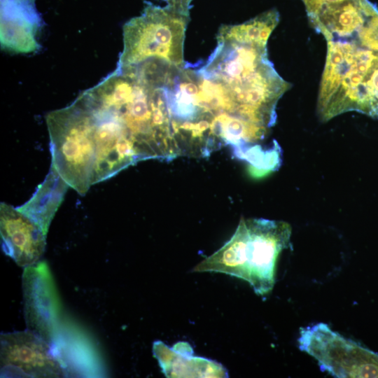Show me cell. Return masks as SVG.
I'll use <instances>...</instances> for the list:
<instances>
[{
	"label": "cell",
	"mask_w": 378,
	"mask_h": 378,
	"mask_svg": "<svg viewBox=\"0 0 378 378\" xmlns=\"http://www.w3.org/2000/svg\"><path fill=\"white\" fill-rule=\"evenodd\" d=\"M299 348L335 377H378V354L346 338L324 323L302 328Z\"/></svg>",
	"instance_id": "obj_4"
},
{
	"label": "cell",
	"mask_w": 378,
	"mask_h": 378,
	"mask_svg": "<svg viewBox=\"0 0 378 378\" xmlns=\"http://www.w3.org/2000/svg\"><path fill=\"white\" fill-rule=\"evenodd\" d=\"M168 6L182 11L189 12V6L192 0H164Z\"/></svg>",
	"instance_id": "obj_12"
},
{
	"label": "cell",
	"mask_w": 378,
	"mask_h": 378,
	"mask_svg": "<svg viewBox=\"0 0 378 378\" xmlns=\"http://www.w3.org/2000/svg\"><path fill=\"white\" fill-rule=\"evenodd\" d=\"M0 232L4 252L18 266L33 265L43 254L47 234L18 208L5 202L0 206Z\"/></svg>",
	"instance_id": "obj_7"
},
{
	"label": "cell",
	"mask_w": 378,
	"mask_h": 378,
	"mask_svg": "<svg viewBox=\"0 0 378 378\" xmlns=\"http://www.w3.org/2000/svg\"><path fill=\"white\" fill-rule=\"evenodd\" d=\"M69 186L50 167L44 181L35 193L18 209L28 216L46 234L50 223L61 204Z\"/></svg>",
	"instance_id": "obj_11"
},
{
	"label": "cell",
	"mask_w": 378,
	"mask_h": 378,
	"mask_svg": "<svg viewBox=\"0 0 378 378\" xmlns=\"http://www.w3.org/2000/svg\"><path fill=\"white\" fill-rule=\"evenodd\" d=\"M188 21L189 12L146 2L142 13L123 26V50L117 66L163 71L183 69Z\"/></svg>",
	"instance_id": "obj_3"
},
{
	"label": "cell",
	"mask_w": 378,
	"mask_h": 378,
	"mask_svg": "<svg viewBox=\"0 0 378 378\" xmlns=\"http://www.w3.org/2000/svg\"><path fill=\"white\" fill-rule=\"evenodd\" d=\"M153 353L167 377H228L221 364L194 356L191 346L186 342H179L170 347L162 341H155Z\"/></svg>",
	"instance_id": "obj_10"
},
{
	"label": "cell",
	"mask_w": 378,
	"mask_h": 378,
	"mask_svg": "<svg viewBox=\"0 0 378 378\" xmlns=\"http://www.w3.org/2000/svg\"><path fill=\"white\" fill-rule=\"evenodd\" d=\"M50 344L64 368L66 377L104 376L101 358L92 342L69 320L63 318Z\"/></svg>",
	"instance_id": "obj_8"
},
{
	"label": "cell",
	"mask_w": 378,
	"mask_h": 378,
	"mask_svg": "<svg viewBox=\"0 0 378 378\" xmlns=\"http://www.w3.org/2000/svg\"><path fill=\"white\" fill-rule=\"evenodd\" d=\"M316 29L327 42L320 120L349 111L378 118V11L368 2L351 4L326 16Z\"/></svg>",
	"instance_id": "obj_1"
},
{
	"label": "cell",
	"mask_w": 378,
	"mask_h": 378,
	"mask_svg": "<svg viewBox=\"0 0 378 378\" xmlns=\"http://www.w3.org/2000/svg\"><path fill=\"white\" fill-rule=\"evenodd\" d=\"M41 19L35 0H1V45L15 53L36 51Z\"/></svg>",
	"instance_id": "obj_9"
},
{
	"label": "cell",
	"mask_w": 378,
	"mask_h": 378,
	"mask_svg": "<svg viewBox=\"0 0 378 378\" xmlns=\"http://www.w3.org/2000/svg\"><path fill=\"white\" fill-rule=\"evenodd\" d=\"M1 377H66L51 345L27 330L1 334Z\"/></svg>",
	"instance_id": "obj_5"
},
{
	"label": "cell",
	"mask_w": 378,
	"mask_h": 378,
	"mask_svg": "<svg viewBox=\"0 0 378 378\" xmlns=\"http://www.w3.org/2000/svg\"><path fill=\"white\" fill-rule=\"evenodd\" d=\"M291 231L284 221L242 218L230 240L193 271L235 276L247 281L257 295H265L274 287L277 258L290 246Z\"/></svg>",
	"instance_id": "obj_2"
},
{
	"label": "cell",
	"mask_w": 378,
	"mask_h": 378,
	"mask_svg": "<svg viewBox=\"0 0 378 378\" xmlns=\"http://www.w3.org/2000/svg\"><path fill=\"white\" fill-rule=\"evenodd\" d=\"M22 290L28 330L50 344L64 317L55 282L46 262L24 267Z\"/></svg>",
	"instance_id": "obj_6"
}]
</instances>
